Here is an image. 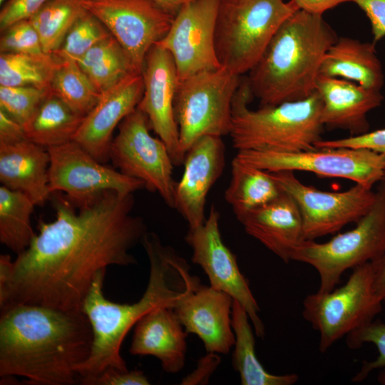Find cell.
I'll return each instance as SVG.
<instances>
[{"instance_id": "cell-1", "label": "cell", "mask_w": 385, "mask_h": 385, "mask_svg": "<svg viewBox=\"0 0 385 385\" xmlns=\"http://www.w3.org/2000/svg\"><path fill=\"white\" fill-rule=\"evenodd\" d=\"M50 199L56 218L40 220L38 232L17 255L2 308L30 304L81 311L100 271L137 263L130 251L148 231L132 213L133 193L105 190L73 201L55 192Z\"/></svg>"}, {"instance_id": "cell-2", "label": "cell", "mask_w": 385, "mask_h": 385, "mask_svg": "<svg viewBox=\"0 0 385 385\" xmlns=\"http://www.w3.org/2000/svg\"><path fill=\"white\" fill-rule=\"evenodd\" d=\"M93 333L81 310L30 304L1 309L0 376L32 385H73L88 357Z\"/></svg>"}, {"instance_id": "cell-3", "label": "cell", "mask_w": 385, "mask_h": 385, "mask_svg": "<svg viewBox=\"0 0 385 385\" xmlns=\"http://www.w3.org/2000/svg\"><path fill=\"white\" fill-rule=\"evenodd\" d=\"M141 244L149 260L147 287L141 298L133 303L108 300L103 294L106 270L96 275L81 307L92 329L93 342L88 359L77 373L82 384L107 369L127 370L120 348L123 340L138 320L160 307H174L200 284L191 274L190 265L173 248L163 245L158 235L147 232Z\"/></svg>"}, {"instance_id": "cell-4", "label": "cell", "mask_w": 385, "mask_h": 385, "mask_svg": "<svg viewBox=\"0 0 385 385\" xmlns=\"http://www.w3.org/2000/svg\"><path fill=\"white\" fill-rule=\"evenodd\" d=\"M338 36L322 15L298 9L275 33L246 78L260 106L307 98Z\"/></svg>"}, {"instance_id": "cell-5", "label": "cell", "mask_w": 385, "mask_h": 385, "mask_svg": "<svg viewBox=\"0 0 385 385\" xmlns=\"http://www.w3.org/2000/svg\"><path fill=\"white\" fill-rule=\"evenodd\" d=\"M253 98L247 79L241 83L232 102L229 135L238 150L297 153L315 148L322 140V99L315 91L304 100L248 108Z\"/></svg>"}, {"instance_id": "cell-6", "label": "cell", "mask_w": 385, "mask_h": 385, "mask_svg": "<svg viewBox=\"0 0 385 385\" xmlns=\"http://www.w3.org/2000/svg\"><path fill=\"white\" fill-rule=\"evenodd\" d=\"M298 9L293 0H220L215 41L221 66L239 76L249 72Z\"/></svg>"}, {"instance_id": "cell-7", "label": "cell", "mask_w": 385, "mask_h": 385, "mask_svg": "<svg viewBox=\"0 0 385 385\" xmlns=\"http://www.w3.org/2000/svg\"><path fill=\"white\" fill-rule=\"evenodd\" d=\"M375 193L373 205L353 229L323 243L304 240L294 250L292 261L317 270L318 292L333 290L347 270L372 262L385 252V180L380 181Z\"/></svg>"}, {"instance_id": "cell-8", "label": "cell", "mask_w": 385, "mask_h": 385, "mask_svg": "<svg viewBox=\"0 0 385 385\" xmlns=\"http://www.w3.org/2000/svg\"><path fill=\"white\" fill-rule=\"evenodd\" d=\"M240 76L222 66L179 81L174 111L185 154L203 136L230 134L232 102L242 81Z\"/></svg>"}, {"instance_id": "cell-9", "label": "cell", "mask_w": 385, "mask_h": 385, "mask_svg": "<svg viewBox=\"0 0 385 385\" xmlns=\"http://www.w3.org/2000/svg\"><path fill=\"white\" fill-rule=\"evenodd\" d=\"M383 302L374 289L372 263L367 262L353 269L340 287L308 294L302 316L319 332V350L324 353L341 338L374 320Z\"/></svg>"}, {"instance_id": "cell-10", "label": "cell", "mask_w": 385, "mask_h": 385, "mask_svg": "<svg viewBox=\"0 0 385 385\" xmlns=\"http://www.w3.org/2000/svg\"><path fill=\"white\" fill-rule=\"evenodd\" d=\"M240 161L268 171L299 170L371 188L384 178L385 155L365 148H315L297 153L238 150Z\"/></svg>"}, {"instance_id": "cell-11", "label": "cell", "mask_w": 385, "mask_h": 385, "mask_svg": "<svg viewBox=\"0 0 385 385\" xmlns=\"http://www.w3.org/2000/svg\"><path fill=\"white\" fill-rule=\"evenodd\" d=\"M118 128L109 152L114 167L143 182L145 189L158 193L168 207L174 208V164L166 145L150 133L147 116L137 107Z\"/></svg>"}, {"instance_id": "cell-12", "label": "cell", "mask_w": 385, "mask_h": 385, "mask_svg": "<svg viewBox=\"0 0 385 385\" xmlns=\"http://www.w3.org/2000/svg\"><path fill=\"white\" fill-rule=\"evenodd\" d=\"M270 173L280 189L297 203L302 219L304 240H314L357 222L375 201V192L359 184L343 192H327L302 183L294 171Z\"/></svg>"}, {"instance_id": "cell-13", "label": "cell", "mask_w": 385, "mask_h": 385, "mask_svg": "<svg viewBox=\"0 0 385 385\" xmlns=\"http://www.w3.org/2000/svg\"><path fill=\"white\" fill-rule=\"evenodd\" d=\"M124 49L142 73L148 53L169 31L174 16L153 0H81Z\"/></svg>"}, {"instance_id": "cell-14", "label": "cell", "mask_w": 385, "mask_h": 385, "mask_svg": "<svg viewBox=\"0 0 385 385\" xmlns=\"http://www.w3.org/2000/svg\"><path fill=\"white\" fill-rule=\"evenodd\" d=\"M220 214L212 205L209 216L200 226L190 229L185 240L192 249V261L208 277L210 286L228 294L247 312L257 337L265 335L259 316L260 307L241 272L236 256L224 243L219 226Z\"/></svg>"}, {"instance_id": "cell-15", "label": "cell", "mask_w": 385, "mask_h": 385, "mask_svg": "<svg viewBox=\"0 0 385 385\" xmlns=\"http://www.w3.org/2000/svg\"><path fill=\"white\" fill-rule=\"evenodd\" d=\"M47 149L51 194L64 192L70 200L81 201L105 190L131 194L145 188L143 182L99 162L73 140Z\"/></svg>"}, {"instance_id": "cell-16", "label": "cell", "mask_w": 385, "mask_h": 385, "mask_svg": "<svg viewBox=\"0 0 385 385\" xmlns=\"http://www.w3.org/2000/svg\"><path fill=\"white\" fill-rule=\"evenodd\" d=\"M219 4L220 0H193L185 4L156 44L173 56L179 81L222 67L215 41Z\"/></svg>"}, {"instance_id": "cell-17", "label": "cell", "mask_w": 385, "mask_h": 385, "mask_svg": "<svg viewBox=\"0 0 385 385\" xmlns=\"http://www.w3.org/2000/svg\"><path fill=\"white\" fill-rule=\"evenodd\" d=\"M142 76L144 91L138 108L147 116L150 129L166 145L174 165L183 164L185 154L180 148L174 111L179 78L171 54L155 45L147 54Z\"/></svg>"}, {"instance_id": "cell-18", "label": "cell", "mask_w": 385, "mask_h": 385, "mask_svg": "<svg viewBox=\"0 0 385 385\" xmlns=\"http://www.w3.org/2000/svg\"><path fill=\"white\" fill-rule=\"evenodd\" d=\"M183 164L182 177L175 183L174 208L194 229L205 222L207 195L225 168L222 137L206 135L196 140L186 151Z\"/></svg>"}, {"instance_id": "cell-19", "label": "cell", "mask_w": 385, "mask_h": 385, "mask_svg": "<svg viewBox=\"0 0 385 385\" xmlns=\"http://www.w3.org/2000/svg\"><path fill=\"white\" fill-rule=\"evenodd\" d=\"M144 91L142 73H133L101 93L93 109L85 116L73 141L97 160L106 163L114 130L138 107Z\"/></svg>"}, {"instance_id": "cell-20", "label": "cell", "mask_w": 385, "mask_h": 385, "mask_svg": "<svg viewBox=\"0 0 385 385\" xmlns=\"http://www.w3.org/2000/svg\"><path fill=\"white\" fill-rule=\"evenodd\" d=\"M232 304L228 294L200 284L173 309L185 331L196 334L207 352L227 354L235 341Z\"/></svg>"}, {"instance_id": "cell-21", "label": "cell", "mask_w": 385, "mask_h": 385, "mask_svg": "<svg viewBox=\"0 0 385 385\" xmlns=\"http://www.w3.org/2000/svg\"><path fill=\"white\" fill-rule=\"evenodd\" d=\"M316 91L322 102L321 121L324 127L348 131L351 136L367 133V114L381 106V91L364 88L336 77L319 75Z\"/></svg>"}, {"instance_id": "cell-22", "label": "cell", "mask_w": 385, "mask_h": 385, "mask_svg": "<svg viewBox=\"0 0 385 385\" xmlns=\"http://www.w3.org/2000/svg\"><path fill=\"white\" fill-rule=\"evenodd\" d=\"M237 219L247 234L285 263L292 261L294 250L304 241L299 207L283 191L273 201Z\"/></svg>"}, {"instance_id": "cell-23", "label": "cell", "mask_w": 385, "mask_h": 385, "mask_svg": "<svg viewBox=\"0 0 385 385\" xmlns=\"http://www.w3.org/2000/svg\"><path fill=\"white\" fill-rule=\"evenodd\" d=\"M188 334L173 307H158L135 324L129 352L153 356L165 372L175 374L185 366Z\"/></svg>"}, {"instance_id": "cell-24", "label": "cell", "mask_w": 385, "mask_h": 385, "mask_svg": "<svg viewBox=\"0 0 385 385\" xmlns=\"http://www.w3.org/2000/svg\"><path fill=\"white\" fill-rule=\"evenodd\" d=\"M49 163L48 149L28 139L10 145L0 144L1 183L24 192L36 205H43L51 196Z\"/></svg>"}, {"instance_id": "cell-25", "label": "cell", "mask_w": 385, "mask_h": 385, "mask_svg": "<svg viewBox=\"0 0 385 385\" xmlns=\"http://www.w3.org/2000/svg\"><path fill=\"white\" fill-rule=\"evenodd\" d=\"M375 43L350 37H338L324 55L319 74L351 81L364 88L381 91L384 85V73Z\"/></svg>"}, {"instance_id": "cell-26", "label": "cell", "mask_w": 385, "mask_h": 385, "mask_svg": "<svg viewBox=\"0 0 385 385\" xmlns=\"http://www.w3.org/2000/svg\"><path fill=\"white\" fill-rule=\"evenodd\" d=\"M249 316L237 302L233 300L232 326L235 336L232 365L242 385H293L299 380L296 374L276 375L268 372L258 360L255 339Z\"/></svg>"}, {"instance_id": "cell-27", "label": "cell", "mask_w": 385, "mask_h": 385, "mask_svg": "<svg viewBox=\"0 0 385 385\" xmlns=\"http://www.w3.org/2000/svg\"><path fill=\"white\" fill-rule=\"evenodd\" d=\"M84 118L50 92L23 128L28 140L48 148L72 141Z\"/></svg>"}, {"instance_id": "cell-28", "label": "cell", "mask_w": 385, "mask_h": 385, "mask_svg": "<svg viewBox=\"0 0 385 385\" xmlns=\"http://www.w3.org/2000/svg\"><path fill=\"white\" fill-rule=\"evenodd\" d=\"M282 192L270 172L234 158L225 200L231 206L236 217L268 204Z\"/></svg>"}, {"instance_id": "cell-29", "label": "cell", "mask_w": 385, "mask_h": 385, "mask_svg": "<svg viewBox=\"0 0 385 385\" xmlns=\"http://www.w3.org/2000/svg\"><path fill=\"white\" fill-rule=\"evenodd\" d=\"M77 63L100 93L135 72L127 53L112 35L93 46Z\"/></svg>"}, {"instance_id": "cell-30", "label": "cell", "mask_w": 385, "mask_h": 385, "mask_svg": "<svg viewBox=\"0 0 385 385\" xmlns=\"http://www.w3.org/2000/svg\"><path fill=\"white\" fill-rule=\"evenodd\" d=\"M36 206L22 192L0 188V242L19 255L31 244L36 233L31 217Z\"/></svg>"}, {"instance_id": "cell-31", "label": "cell", "mask_w": 385, "mask_h": 385, "mask_svg": "<svg viewBox=\"0 0 385 385\" xmlns=\"http://www.w3.org/2000/svg\"><path fill=\"white\" fill-rule=\"evenodd\" d=\"M59 63L54 54L1 53L0 86H32L50 91Z\"/></svg>"}, {"instance_id": "cell-32", "label": "cell", "mask_w": 385, "mask_h": 385, "mask_svg": "<svg viewBox=\"0 0 385 385\" xmlns=\"http://www.w3.org/2000/svg\"><path fill=\"white\" fill-rule=\"evenodd\" d=\"M86 11L81 0H48L29 19L39 36L43 51L54 53Z\"/></svg>"}, {"instance_id": "cell-33", "label": "cell", "mask_w": 385, "mask_h": 385, "mask_svg": "<svg viewBox=\"0 0 385 385\" xmlns=\"http://www.w3.org/2000/svg\"><path fill=\"white\" fill-rule=\"evenodd\" d=\"M51 92L73 111L86 116L97 103L101 93L72 61H61L53 76Z\"/></svg>"}, {"instance_id": "cell-34", "label": "cell", "mask_w": 385, "mask_h": 385, "mask_svg": "<svg viewBox=\"0 0 385 385\" xmlns=\"http://www.w3.org/2000/svg\"><path fill=\"white\" fill-rule=\"evenodd\" d=\"M111 34L93 14L86 11L72 26L54 54L61 61H78L93 46Z\"/></svg>"}, {"instance_id": "cell-35", "label": "cell", "mask_w": 385, "mask_h": 385, "mask_svg": "<svg viewBox=\"0 0 385 385\" xmlns=\"http://www.w3.org/2000/svg\"><path fill=\"white\" fill-rule=\"evenodd\" d=\"M50 92L32 86H0V109L23 125Z\"/></svg>"}, {"instance_id": "cell-36", "label": "cell", "mask_w": 385, "mask_h": 385, "mask_svg": "<svg viewBox=\"0 0 385 385\" xmlns=\"http://www.w3.org/2000/svg\"><path fill=\"white\" fill-rule=\"evenodd\" d=\"M346 337V344L349 348L356 349L360 348L364 343H372L376 346L379 354L374 360L363 362L359 371L352 378V381H362L374 369L385 366L384 322L373 320Z\"/></svg>"}, {"instance_id": "cell-37", "label": "cell", "mask_w": 385, "mask_h": 385, "mask_svg": "<svg viewBox=\"0 0 385 385\" xmlns=\"http://www.w3.org/2000/svg\"><path fill=\"white\" fill-rule=\"evenodd\" d=\"M1 53L41 54L39 36L29 19L18 21L1 32Z\"/></svg>"}, {"instance_id": "cell-38", "label": "cell", "mask_w": 385, "mask_h": 385, "mask_svg": "<svg viewBox=\"0 0 385 385\" xmlns=\"http://www.w3.org/2000/svg\"><path fill=\"white\" fill-rule=\"evenodd\" d=\"M315 148H365L385 155V128L335 140H320Z\"/></svg>"}, {"instance_id": "cell-39", "label": "cell", "mask_w": 385, "mask_h": 385, "mask_svg": "<svg viewBox=\"0 0 385 385\" xmlns=\"http://www.w3.org/2000/svg\"><path fill=\"white\" fill-rule=\"evenodd\" d=\"M48 0H8L0 11V31L12 24L30 19Z\"/></svg>"}, {"instance_id": "cell-40", "label": "cell", "mask_w": 385, "mask_h": 385, "mask_svg": "<svg viewBox=\"0 0 385 385\" xmlns=\"http://www.w3.org/2000/svg\"><path fill=\"white\" fill-rule=\"evenodd\" d=\"M150 383L143 371L107 369L88 381L85 385H149Z\"/></svg>"}, {"instance_id": "cell-41", "label": "cell", "mask_w": 385, "mask_h": 385, "mask_svg": "<svg viewBox=\"0 0 385 385\" xmlns=\"http://www.w3.org/2000/svg\"><path fill=\"white\" fill-rule=\"evenodd\" d=\"M367 16L374 42L385 38V0H351Z\"/></svg>"}, {"instance_id": "cell-42", "label": "cell", "mask_w": 385, "mask_h": 385, "mask_svg": "<svg viewBox=\"0 0 385 385\" xmlns=\"http://www.w3.org/2000/svg\"><path fill=\"white\" fill-rule=\"evenodd\" d=\"M220 362L218 354L207 352L201 358L197 368L182 381V384H202L208 381L212 372Z\"/></svg>"}, {"instance_id": "cell-43", "label": "cell", "mask_w": 385, "mask_h": 385, "mask_svg": "<svg viewBox=\"0 0 385 385\" xmlns=\"http://www.w3.org/2000/svg\"><path fill=\"white\" fill-rule=\"evenodd\" d=\"M26 139L23 125L0 109V144L10 145Z\"/></svg>"}, {"instance_id": "cell-44", "label": "cell", "mask_w": 385, "mask_h": 385, "mask_svg": "<svg viewBox=\"0 0 385 385\" xmlns=\"http://www.w3.org/2000/svg\"><path fill=\"white\" fill-rule=\"evenodd\" d=\"M14 261L9 255H0V307L6 303L7 291L11 280Z\"/></svg>"}, {"instance_id": "cell-45", "label": "cell", "mask_w": 385, "mask_h": 385, "mask_svg": "<svg viewBox=\"0 0 385 385\" xmlns=\"http://www.w3.org/2000/svg\"><path fill=\"white\" fill-rule=\"evenodd\" d=\"M299 9L321 14L327 10L351 0H293Z\"/></svg>"}, {"instance_id": "cell-46", "label": "cell", "mask_w": 385, "mask_h": 385, "mask_svg": "<svg viewBox=\"0 0 385 385\" xmlns=\"http://www.w3.org/2000/svg\"><path fill=\"white\" fill-rule=\"evenodd\" d=\"M371 263L374 270V289L381 299L385 302V252Z\"/></svg>"}, {"instance_id": "cell-47", "label": "cell", "mask_w": 385, "mask_h": 385, "mask_svg": "<svg viewBox=\"0 0 385 385\" xmlns=\"http://www.w3.org/2000/svg\"><path fill=\"white\" fill-rule=\"evenodd\" d=\"M168 13L175 16L185 4L193 0H153Z\"/></svg>"}, {"instance_id": "cell-48", "label": "cell", "mask_w": 385, "mask_h": 385, "mask_svg": "<svg viewBox=\"0 0 385 385\" xmlns=\"http://www.w3.org/2000/svg\"><path fill=\"white\" fill-rule=\"evenodd\" d=\"M381 371L379 372L377 381L381 385H385V366L381 368Z\"/></svg>"}, {"instance_id": "cell-49", "label": "cell", "mask_w": 385, "mask_h": 385, "mask_svg": "<svg viewBox=\"0 0 385 385\" xmlns=\"http://www.w3.org/2000/svg\"><path fill=\"white\" fill-rule=\"evenodd\" d=\"M4 1V0H0V4H2Z\"/></svg>"}, {"instance_id": "cell-50", "label": "cell", "mask_w": 385, "mask_h": 385, "mask_svg": "<svg viewBox=\"0 0 385 385\" xmlns=\"http://www.w3.org/2000/svg\"><path fill=\"white\" fill-rule=\"evenodd\" d=\"M384 180H385V175H384Z\"/></svg>"}]
</instances>
